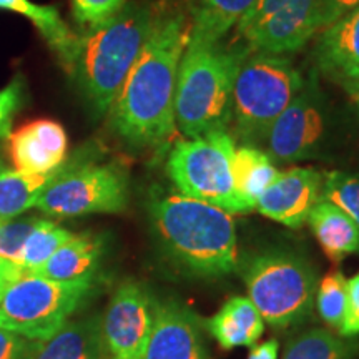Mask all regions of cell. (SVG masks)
Instances as JSON below:
<instances>
[{"label": "cell", "mask_w": 359, "mask_h": 359, "mask_svg": "<svg viewBox=\"0 0 359 359\" xmlns=\"http://www.w3.org/2000/svg\"><path fill=\"white\" fill-rule=\"evenodd\" d=\"M188 40L187 13L163 8L107 114L111 132L133 150H161L175 140V90Z\"/></svg>", "instance_id": "obj_1"}, {"label": "cell", "mask_w": 359, "mask_h": 359, "mask_svg": "<svg viewBox=\"0 0 359 359\" xmlns=\"http://www.w3.org/2000/svg\"><path fill=\"white\" fill-rule=\"evenodd\" d=\"M163 257L191 278L215 280L240 266L233 215L182 193H160L148 203Z\"/></svg>", "instance_id": "obj_2"}, {"label": "cell", "mask_w": 359, "mask_h": 359, "mask_svg": "<svg viewBox=\"0 0 359 359\" xmlns=\"http://www.w3.org/2000/svg\"><path fill=\"white\" fill-rule=\"evenodd\" d=\"M161 12L163 7L155 0H130L105 25L80 34L77 52L67 74L77 83L95 116L109 114Z\"/></svg>", "instance_id": "obj_3"}, {"label": "cell", "mask_w": 359, "mask_h": 359, "mask_svg": "<svg viewBox=\"0 0 359 359\" xmlns=\"http://www.w3.org/2000/svg\"><path fill=\"white\" fill-rule=\"evenodd\" d=\"M250 50L188 42L178 67L175 122L185 138L223 132L231 123L233 85Z\"/></svg>", "instance_id": "obj_4"}, {"label": "cell", "mask_w": 359, "mask_h": 359, "mask_svg": "<svg viewBox=\"0 0 359 359\" xmlns=\"http://www.w3.org/2000/svg\"><path fill=\"white\" fill-rule=\"evenodd\" d=\"M238 268L250 302L269 326L285 330L311 316L318 275L304 255L271 246L250 255Z\"/></svg>", "instance_id": "obj_5"}, {"label": "cell", "mask_w": 359, "mask_h": 359, "mask_svg": "<svg viewBox=\"0 0 359 359\" xmlns=\"http://www.w3.org/2000/svg\"><path fill=\"white\" fill-rule=\"evenodd\" d=\"M290 58L248 52L238 69L231 98V127L241 145H264L275 120L303 88Z\"/></svg>", "instance_id": "obj_6"}, {"label": "cell", "mask_w": 359, "mask_h": 359, "mask_svg": "<svg viewBox=\"0 0 359 359\" xmlns=\"http://www.w3.org/2000/svg\"><path fill=\"white\" fill-rule=\"evenodd\" d=\"M130 201V175L122 161L100 160L87 150L67 158L35 208L57 218L122 213Z\"/></svg>", "instance_id": "obj_7"}, {"label": "cell", "mask_w": 359, "mask_h": 359, "mask_svg": "<svg viewBox=\"0 0 359 359\" xmlns=\"http://www.w3.org/2000/svg\"><path fill=\"white\" fill-rule=\"evenodd\" d=\"M95 291V278L55 281L25 273L0 303V330L30 341L48 339Z\"/></svg>", "instance_id": "obj_8"}, {"label": "cell", "mask_w": 359, "mask_h": 359, "mask_svg": "<svg viewBox=\"0 0 359 359\" xmlns=\"http://www.w3.org/2000/svg\"><path fill=\"white\" fill-rule=\"evenodd\" d=\"M235 148V137L228 130L175 142L167 160L168 177L182 195L230 215L245 213L233 182Z\"/></svg>", "instance_id": "obj_9"}, {"label": "cell", "mask_w": 359, "mask_h": 359, "mask_svg": "<svg viewBox=\"0 0 359 359\" xmlns=\"http://www.w3.org/2000/svg\"><path fill=\"white\" fill-rule=\"evenodd\" d=\"M323 0H258L236 24L251 52H296L321 32Z\"/></svg>", "instance_id": "obj_10"}, {"label": "cell", "mask_w": 359, "mask_h": 359, "mask_svg": "<svg viewBox=\"0 0 359 359\" xmlns=\"http://www.w3.org/2000/svg\"><path fill=\"white\" fill-rule=\"evenodd\" d=\"M326 114L316 75L275 120L266 135V154L273 163L290 165L311 158L326 137Z\"/></svg>", "instance_id": "obj_11"}, {"label": "cell", "mask_w": 359, "mask_h": 359, "mask_svg": "<svg viewBox=\"0 0 359 359\" xmlns=\"http://www.w3.org/2000/svg\"><path fill=\"white\" fill-rule=\"evenodd\" d=\"M158 299L145 285L123 281L102 316V336L111 359H143Z\"/></svg>", "instance_id": "obj_12"}, {"label": "cell", "mask_w": 359, "mask_h": 359, "mask_svg": "<svg viewBox=\"0 0 359 359\" xmlns=\"http://www.w3.org/2000/svg\"><path fill=\"white\" fill-rule=\"evenodd\" d=\"M203 320L180 299H158L143 359H213Z\"/></svg>", "instance_id": "obj_13"}, {"label": "cell", "mask_w": 359, "mask_h": 359, "mask_svg": "<svg viewBox=\"0 0 359 359\" xmlns=\"http://www.w3.org/2000/svg\"><path fill=\"white\" fill-rule=\"evenodd\" d=\"M323 180L325 175L313 167H291L278 172L271 185L259 196L258 213L298 230L321 200Z\"/></svg>", "instance_id": "obj_14"}, {"label": "cell", "mask_w": 359, "mask_h": 359, "mask_svg": "<svg viewBox=\"0 0 359 359\" xmlns=\"http://www.w3.org/2000/svg\"><path fill=\"white\" fill-rule=\"evenodd\" d=\"M7 150L15 172L47 175L64 165L69 137L55 120L40 118L8 135Z\"/></svg>", "instance_id": "obj_15"}, {"label": "cell", "mask_w": 359, "mask_h": 359, "mask_svg": "<svg viewBox=\"0 0 359 359\" xmlns=\"http://www.w3.org/2000/svg\"><path fill=\"white\" fill-rule=\"evenodd\" d=\"M314 58L321 74L331 80L359 77V6L321 30Z\"/></svg>", "instance_id": "obj_16"}, {"label": "cell", "mask_w": 359, "mask_h": 359, "mask_svg": "<svg viewBox=\"0 0 359 359\" xmlns=\"http://www.w3.org/2000/svg\"><path fill=\"white\" fill-rule=\"evenodd\" d=\"M102 316L69 321L55 334L43 341H32L29 359H105Z\"/></svg>", "instance_id": "obj_17"}, {"label": "cell", "mask_w": 359, "mask_h": 359, "mask_svg": "<svg viewBox=\"0 0 359 359\" xmlns=\"http://www.w3.org/2000/svg\"><path fill=\"white\" fill-rule=\"evenodd\" d=\"M105 251V240L93 233L74 235L67 243L32 271V275L55 281H79L95 278V271Z\"/></svg>", "instance_id": "obj_18"}, {"label": "cell", "mask_w": 359, "mask_h": 359, "mask_svg": "<svg viewBox=\"0 0 359 359\" xmlns=\"http://www.w3.org/2000/svg\"><path fill=\"white\" fill-rule=\"evenodd\" d=\"M203 325L223 349L251 348L264 333L262 314L250 298L243 296L228 299Z\"/></svg>", "instance_id": "obj_19"}, {"label": "cell", "mask_w": 359, "mask_h": 359, "mask_svg": "<svg viewBox=\"0 0 359 359\" xmlns=\"http://www.w3.org/2000/svg\"><path fill=\"white\" fill-rule=\"evenodd\" d=\"M313 235L323 253L334 266L359 251V230L343 210L327 200H320L308 217Z\"/></svg>", "instance_id": "obj_20"}, {"label": "cell", "mask_w": 359, "mask_h": 359, "mask_svg": "<svg viewBox=\"0 0 359 359\" xmlns=\"http://www.w3.org/2000/svg\"><path fill=\"white\" fill-rule=\"evenodd\" d=\"M0 8L20 13L32 22L45 43L57 55L60 65L69 72L77 52L80 34H75L67 25L57 7L39 6L30 0H0Z\"/></svg>", "instance_id": "obj_21"}, {"label": "cell", "mask_w": 359, "mask_h": 359, "mask_svg": "<svg viewBox=\"0 0 359 359\" xmlns=\"http://www.w3.org/2000/svg\"><path fill=\"white\" fill-rule=\"evenodd\" d=\"M258 0H196L188 12L193 43H218Z\"/></svg>", "instance_id": "obj_22"}, {"label": "cell", "mask_w": 359, "mask_h": 359, "mask_svg": "<svg viewBox=\"0 0 359 359\" xmlns=\"http://www.w3.org/2000/svg\"><path fill=\"white\" fill-rule=\"evenodd\" d=\"M233 182L245 213L257 210L259 196L276 178L278 168L266 151L258 147L240 145L233 154Z\"/></svg>", "instance_id": "obj_23"}, {"label": "cell", "mask_w": 359, "mask_h": 359, "mask_svg": "<svg viewBox=\"0 0 359 359\" xmlns=\"http://www.w3.org/2000/svg\"><path fill=\"white\" fill-rule=\"evenodd\" d=\"M55 172L32 175L2 170L0 172V223L20 217L27 210L35 208L40 193L50 183Z\"/></svg>", "instance_id": "obj_24"}, {"label": "cell", "mask_w": 359, "mask_h": 359, "mask_svg": "<svg viewBox=\"0 0 359 359\" xmlns=\"http://www.w3.org/2000/svg\"><path fill=\"white\" fill-rule=\"evenodd\" d=\"M359 351V344L323 327H313L294 336L286 344L283 359H349Z\"/></svg>", "instance_id": "obj_25"}, {"label": "cell", "mask_w": 359, "mask_h": 359, "mask_svg": "<svg viewBox=\"0 0 359 359\" xmlns=\"http://www.w3.org/2000/svg\"><path fill=\"white\" fill-rule=\"evenodd\" d=\"M74 233L58 226L55 222L40 218L37 226L30 233L27 241L22 246V251L15 264L25 273H32L42 266L62 245L67 243Z\"/></svg>", "instance_id": "obj_26"}, {"label": "cell", "mask_w": 359, "mask_h": 359, "mask_svg": "<svg viewBox=\"0 0 359 359\" xmlns=\"http://www.w3.org/2000/svg\"><path fill=\"white\" fill-rule=\"evenodd\" d=\"M346 294H348V278L336 266L327 271L318 281L314 306L318 314L331 330H338L343 325L344 311H346Z\"/></svg>", "instance_id": "obj_27"}, {"label": "cell", "mask_w": 359, "mask_h": 359, "mask_svg": "<svg viewBox=\"0 0 359 359\" xmlns=\"http://www.w3.org/2000/svg\"><path fill=\"white\" fill-rule=\"evenodd\" d=\"M321 198L343 210L359 230V177L346 172H330L323 180Z\"/></svg>", "instance_id": "obj_28"}, {"label": "cell", "mask_w": 359, "mask_h": 359, "mask_svg": "<svg viewBox=\"0 0 359 359\" xmlns=\"http://www.w3.org/2000/svg\"><path fill=\"white\" fill-rule=\"evenodd\" d=\"M130 0H70L72 17L80 34L95 30L118 15Z\"/></svg>", "instance_id": "obj_29"}, {"label": "cell", "mask_w": 359, "mask_h": 359, "mask_svg": "<svg viewBox=\"0 0 359 359\" xmlns=\"http://www.w3.org/2000/svg\"><path fill=\"white\" fill-rule=\"evenodd\" d=\"M39 222V217H29L0 223V258L15 263L22 246Z\"/></svg>", "instance_id": "obj_30"}, {"label": "cell", "mask_w": 359, "mask_h": 359, "mask_svg": "<svg viewBox=\"0 0 359 359\" xmlns=\"http://www.w3.org/2000/svg\"><path fill=\"white\" fill-rule=\"evenodd\" d=\"M27 83L24 75H15L7 87L0 90V140L12 133L13 116L25 103Z\"/></svg>", "instance_id": "obj_31"}, {"label": "cell", "mask_w": 359, "mask_h": 359, "mask_svg": "<svg viewBox=\"0 0 359 359\" xmlns=\"http://www.w3.org/2000/svg\"><path fill=\"white\" fill-rule=\"evenodd\" d=\"M343 338H354L359 334V271L351 280H348L346 311H344L343 325L339 327Z\"/></svg>", "instance_id": "obj_32"}, {"label": "cell", "mask_w": 359, "mask_h": 359, "mask_svg": "<svg viewBox=\"0 0 359 359\" xmlns=\"http://www.w3.org/2000/svg\"><path fill=\"white\" fill-rule=\"evenodd\" d=\"M32 341L24 336L0 330V359H29Z\"/></svg>", "instance_id": "obj_33"}, {"label": "cell", "mask_w": 359, "mask_h": 359, "mask_svg": "<svg viewBox=\"0 0 359 359\" xmlns=\"http://www.w3.org/2000/svg\"><path fill=\"white\" fill-rule=\"evenodd\" d=\"M356 6H359V0H323L321 27L326 29V27L334 24L339 17H343L344 13L353 11Z\"/></svg>", "instance_id": "obj_34"}, {"label": "cell", "mask_w": 359, "mask_h": 359, "mask_svg": "<svg viewBox=\"0 0 359 359\" xmlns=\"http://www.w3.org/2000/svg\"><path fill=\"white\" fill-rule=\"evenodd\" d=\"M22 275H25V271L20 266L8 262V259L0 258V303H2L4 296H6L8 288H11L13 283L19 280Z\"/></svg>", "instance_id": "obj_35"}, {"label": "cell", "mask_w": 359, "mask_h": 359, "mask_svg": "<svg viewBox=\"0 0 359 359\" xmlns=\"http://www.w3.org/2000/svg\"><path fill=\"white\" fill-rule=\"evenodd\" d=\"M278 353H280V343L276 339H268L251 346L248 359H278Z\"/></svg>", "instance_id": "obj_36"}, {"label": "cell", "mask_w": 359, "mask_h": 359, "mask_svg": "<svg viewBox=\"0 0 359 359\" xmlns=\"http://www.w3.org/2000/svg\"><path fill=\"white\" fill-rule=\"evenodd\" d=\"M155 2L163 8H167V11L185 12L188 15V12H190V8L193 7V4H195L196 0H155Z\"/></svg>", "instance_id": "obj_37"}, {"label": "cell", "mask_w": 359, "mask_h": 359, "mask_svg": "<svg viewBox=\"0 0 359 359\" xmlns=\"http://www.w3.org/2000/svg\"><path fill=\"white\" fill-rule=\"evenodd\" d=\"M341 85H343L349 98H351L353 103L358 107V110H359V77L344 80V82H341Z\"/></svg>", "instance_id": "obj_38"}, {"label": "cell", "mask_w": 359, "mask_h": 359, "mask_svg": "<svg viewBox=\"0 0 359 359\" xmlns=\"http://www.w3.org/2000/svg\"><path fill=\"white\" fill-rule=\"evenodd\" d=\"M2 170H6V165H4V161L0 163V172H2Z\"/></svg>", "instance_id": "obj_39"}, {"label": "cell", "mask_w": 359, "mask_h": 359, "mask_svg": "<svg viewBox=\"0 0 359 359\" xmlns=\"http://www.w3.org/2000/svg\"><path fill=\"white\" fill-rule=\"evenodd\" d=\"M105 359H111V358H110V356H107V358H105Z\"/></svg>", "instance_id": "obj_40"}, {"label": "cell", "mask_w": 359, "mask_h": 359, "mask_svg": "<svg viewBox=\"0 0 359 359\" xmlns=\"http://www.w3.org/2000/svg\"><path fill=\"white\" fill-rule=\"evenodd\" d=\"M0 163H2V160H0Z\"/></svg>", "instance_id": "obj_41"}]
</instances>
